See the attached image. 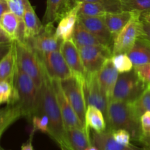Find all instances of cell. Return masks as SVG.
<instances>
[{
  "instance_id": "obj_26",
  "label": "cell",
  "mask_w": 150,
  "mask_h": 150,
  "mask_svg": "<svg viewBox=\"0 0 150 150\" xmlns=\"http://www.w3.org/2000/svg\"><path fill=\"white\" fill-rule=\"evenodd\" d=\"M21 117H23L18 105L16 104L6 107L4 113L0 116V139L5 130Z\"/></svg>"
},
{
  "instance_id": "obj_18",
  "label": "cell",
  "mask_w": 150,
  "mask_h": 150,
  "mask_svg": "<svg viewBox=\"0 0 150 150\" xmlns=\"http://www.w3.org/2000/svg\"><path fill=\"white\" fill-rule=\"evenodd\" d=\"M111 58L105 60L103 65L98 73V81L109 100L113 96L114 88L120 75Z\"/></svg>"
},
{
  "instance_id": "obj_28",
  "label": "cell",
  "mask_w": 150,
  "mask_h": 150,
  "mask_svg": "<svg viewBox=\"0 0 150 150\" xmlns=\"http://www.w3.org/2000/svg\"><path fill=\"white\" fill-rule=\"evenodd\" d=\"M130 104L135 115L140 120L145 112L150 111V86H147L142 95Z\"/></svg>"
},
{
  "instance_id": "obj_31",
  "label": "cell",
  "mask_w": 150,
  "mask_h": 150,
  "mask_svg": "<svg viewBox=\"0 0 150 150\" xmlns=\"http://www.w3.org/2000/svg\"><path fill=\"white\" fill-rule=\"evenodd\" d=\"M111 59L119 73H128L133 70L134 66L127 54H115Z\"/></svg>"
},
{
  "instance_id": "obj_7",
  "label": "cell",
  "mask_w": 150,
  "mask_h": 150,
  "mask_svg": "<svg viewBox=\"0 0 150 150\" xmlns=\"http://www.w3.org/2000/svg\"><path fill=\"white\" fill-rule=\"evenodd\" d=\"M82 86L86 107L94 105L99 108L106 121L109 100L98 81V73H86L82 81Z\"/></svg>"
},
{
  "instance_id": "obj_2",
  "label": "cell",
  "mask_w": 150,
  "mask_h": 150,
  "mask_svg": "<svg viewBox=\"0 0 150 150\" xmlns=\"http://www.w3.org/2000/svg\"><path fill=\"white\" fill-rule=\"evenodd\" d=\"M107 130H127L132 140L139 142L142 134L140 120L135 115L130 103L111 99L108 102L106 118Z\"/></svg>"
},
{
  "instance_id": "obj_8",
  "label": "cell",
  "mask_w": 150,
  "mask_h": 150,
  "mask_svg": "<svg viewBox=\"0 0 150 150\" xmlns=\"http://www.w3.org/2000/svg\"><path fill=\"white\" fill-rule=\"evenodd\" d=\"M86 73H98L105 60L112 57V48L103 44L79 47Z\"/></svg>"
},
{
  "instance_id": "obj_19",
  "label": "cell",
  "mask_w": 150,
  "mask_h": 150,
  "mask_svg": "<svg viewBox=\"0 0 150 150\" xmlns=\"http://www.w3.org/2000/svg\"><path fill=\"white\" fill-rule=\"evenodd\" d=\"M25 11L23 14V42H29L35 38L42 30V24L34 7L29 0H24Z\"/></svg>"
},
{
  "instance_id": "obj_13",
  "label": "cell",
  "mask_w": 150,
  "mask_h": 150,
  "mask_svg": "<svg viewBox=\"0 0 150 150\" xmlns=\"http://www.w3.org/2000/svg\"><path fill=\"white\" fill-rule=\"evenodd\" d=\"M62 54L67 65L73 73V76L83 81L86 73L83 64L80 52L73 39L63 41L60 48Z\"/></svg>"
},
{
  "instance_id": "obj_22",
  "label": "cell",
  "mask_w": 150,
  "mask_h": 150,
  "mask_svg": "<svg viewBox=\"0 0 150 150\" xmlns=\"http://www.w3.org/2000/svg\"><path fill=\"white\" fill-rule=\"evenodd\" d=\"M134 14L133 12L122 11L120 13H108L104 15V21L113 38H114L125 27Z\"/></svg>"
},
{
  "instance_id": "obj_4",
  "label": "cell",
  "mask_w": 150,
  "mask_h": 150,
  "mask_svg": "<svg viewBox=\"0 0 150 150\" xmlns=\"http://www.w3.org/2000/svg\"><path fill=\"white\" fill-rule=\"evenodd\" d=\"M14 42L18 65L31 77L40 90L43 83L45 73L40 56L26 42L18 40H14Z\"/></svg>"
},
{
  "instance_id": "obj_40",
  "label": "cell",
  "mask_w": 150,
  "mask_h": 150,
  "mask_svg": "<svg viewBox=\"0 0 150 150\" xmlns=\"http://www.w3.org/2000/svg\"><path fill=\"white\" fill-rule=\"evenodd\" d=\"M35 133V131L32 130V133L30 134V137L29 139L26 142V143L23 144L21 147V150H34L33 145H32V138H33V135Z\"/></svg>"
},
{
  "instance_id": "obj_50",
  "label": "cell",
  "mask_w": 150,
  "mask_h": 150,
  "mask_svg": "<svg viewBox=\"0 0 150 150\" xmlns=\"http://www.w3.org/2000/svg\"><path fill=\"white\" fill-rule=\"evenodd\" d=\"M149 149H150V148H149Z\"/></svg>"
},
{
  "instance_id": "obj_32",
  "label": "cell",
  "mask_w": 150,
  "mask_h": 150,
  "mask_svg": "<svg viewBox=\"0 0 150 150\" xmlns=\"http://www.w3.org/2000/svg\"><path fill=\"white\" fill-rule=\"evenodd\" d=\"M31 122L33 126L32 130L35 132L39 130L43 133L49 134V120L46 115H35L32 117Z\"/></svg>"
},
{
  "instance_id": "obj_47",
  "label": "cell",
  "mask_w": 150,
  "mask_h": 150,
  "mask_svg": "<svg viewBox=\"0 0 150 150\" xmlns=\"http://www.w3.org/2000/svg\"><path fill=\"white\" fill-rule=\"evenodd\" d=\"M142 133H150V127L142 130Z\"/></svg>"
},
{
  "instance_id": "obj_11",
  "label": "cell",
  "mask_w": 150,
  "mask_h": 150,
  "mask_svg": "<svg viewBox=\"0 0 150 150\" xmlns=\"http://www.w3.org/2000/svg\"><path fill=\"white\" fill-rule=\"evenodd\" d=\"M51 82L54 86L57 102L59 105L66 130L71 128H81L86 130L85 125L79 118L77 114L74 111L71 104L70 103L68 99L66 97L62 87L61 81L57 79H51Z\"/></svg>"
},
{
  "instance_id": "obj_16",
  "label": "cell",
  "mask_w": 150,
  "mask_h": 150,
  "mask_svg": "<svg viewBox=\"0 0 150 150\" xmlns=\"http://www.w3.org/2000/svg\"><path fill=\"white\" fill-rule=\"evenodd\" d=\"M79 3L75 7L66 12L59 19V23L56 28V35L61 40H69L73 39L76 23L79 19Z\"/></svg>"
},
{
  "instance_id": "obj_43",
  "label": "cell",
  "mask_w": 150,
  "mask_h": 150,
  "mask_svg": "<svg viewBox=\"0 0 150 150\" xmlns=\"http://www.w3.org/2000/svg\"><path fill=\"white\" fill-rule=\"evenodd\" d=\"M102 0H75L76 4L78 3H83V2H96V1H100Z\"/></svg>"
},
{
  "instance_id": "obj_45",
  "label": "cell",
  "mask_w": 150,
  "mask_h": 150,
  "mask_svg": "<svg viewBox=\"0 0 150 150\" xmlns=\"http://www.w3.org/2000/svg\"><path fill=\"white\" fill-rule=\"evenodd\" d=\"M59 146L60 148H61V150H71L70 149H69V148L64 144H60Z\"/></svg>"
},
{
  "instance_id": "obj_34",
  "label": "cell",
  "mask_w": 150,
  "mask_h": 150,
  "mask_svg": "<svg viewBox=\"0 0 150 150\" xmlns=\"http://www.w3.org/2000/svg\"><path fill=\"white\" fill-rule=\"evenodd\" d=\"M112 136L117 143L123 145L130 144V141L132 140L131 136L127 130L124 129H119L111 131Z\"/></svg>"
},
{
  "instance_id": "obj_5",
  "label": "cell",
  "mask_w": 150,
  "mask_h": 150,
  "mask_svg": "<svg viewBox=\"0 0 150 150\" xmlns=\"http://www.w3.org/2000/svg\"><path fill=\"white\" fill-rule=\"evenodd\" d=\"M147 87L133 69L130 72L120 73L111 99L132 103Z\"/></svg>"
},
{
  "instance_id": "obj_41",
  "label": "cell",
  "mask_w": 150,
  "mask_h": 150,
  "mask_svg": "<svg viewBox=\"0 0 150 150\" xmlns=\"http://www.w3.org/2000/svg\"><path fill=\"white\" fill-rule=\"evenodd\" d=\"M139 142L150 148V133H142Z\"/></svg>"
},
{
  "instance_id": "obj_37",
  "label": "cell",
  "mask_w": 150,
  "mask_h": 150,
  "mask_svg": "<svg viewBox=\"0 0 150 150\" xmlns=\"http://www.w3.org/2000/svg\"><path fill=\"white\" fill-rule=\"evenodd\" d=\"M13 42H7V43H0V61L9 52L13 45Z\"/></svg>"
},
{
  "instance_id": "obj_51",
  "label": "cell",
  "mask_w": 150,
  "mask_h": 150,
  "mask_svg": "<svg viewBox=\"0 0 150 150\" xmlns=\"http://www.w3.org/2000/svg\"></svg>"
},
{
  "instance_id": "obj_3",
  "label": "cell",
  "mask_w": 150,
  "mask_h": 150,
  "mask_svg": "<svg viewBox=\"0 0 150 150\" xmlns=\"http://www.w3.org/2000/svg\"><path fill=\"white\" fill-rule=\"evenodd\" d=\"M18 96L17 105L20 106L22 117L32 121L37 114L39 103L40 90L31 77L25 73L18 65L13 80Z\"/></svg>"
},
{
  "instance_id": "obj_24",
  "label": "cell",
  "mask_w": 150,
  "mask_h": 150,
  "mask_svg": "<svg viewBox=\"0 0 150 150\" xmlns=\"http://www.w3.org/2000/svg\"><path fill=\"white\" fill-rule=\"evenodd\" d=\"M85 125L89 132V129L97 133H103L107 129V123L102 111L94 105H87L85 115Z\"/></svg>"
},
{
  "instance_id": "obj_33",
  "label": "cell",
  "mask_w": 150,
  "mask_h": 150,
  "mask_svg": "<svg viewBox=\"0 0 150 150\" xmlns=\"http://www.w3.org/2000/svg\"><path fill=\"white\" fill-rule=\"evenodd\" d=\"M7 1L10 11L16 14L19 19L23 21L25 11L24 0H7Z\"/></svg>"
},
{
  "instance_id": "obj_6",
  "label": "cell",
  "mask_w": 150,
  "mask_h": 150,
  "mask_svg": "<svg viewBox=\"0 0 150 150\" xmlns=\"http://www.w3.org/2000/svg\"><path fill=\"white\" fill-rule=\"evenodd\" d=\"M142 33L143 23L142 15L135 13L128 23L114 37L112 47L113 55L127 54L133 46L136 40L142 36Z\"/></svg>"
},
{
  "instance_id": "obj_14",
  "label": "cell",
  "mask_w": 150,
  "mask_h": 150,
  "mask_svg": "<svg viewBox=\"0 0 150 150\" xmlns=\"http://www.w3.org/2000/svg\"><path fill=\"white\" fill-rule=\"evenodd\" d=\"M122 11L120 0H102L96 2L79 3L78 16L95 17L103 16L108 13Z\"/></svg>"
},
{
  "instance_id": "obj_29",
  "label": "cell",
  "mask_w": 150,
  "mask_h": 150,
  "mask_svg": "<svg viewBox=\"0 0 150 150\" xmlns=\"http://www.w3.org/2000/svg\"><path fill=\"white\" fill-rule=\"evenodd\" d=\"M122 11L140 13L142 16L150 13V0H120Z\"/></svg>"
},
{
  "instance_id": "obj_1",
  "label": "cell",
  "mask_w": 150,
  "mask_h": 150,
  "mask_svg": "<svg viewBox=\"0 0 150 150\" xmlns=\"http://www.w3.org/2000/svg\"><path fill=\"white\" fill-rule=\"evenodd\" d=\"M46 115L49 120V134L59 145L64 144L66 129L59 105L56 98L51 79L45 70L43 83L40 89L39 103L36 115Z\"/></svg>"
},
{
  "instance_id": "obj_38",
  "label": "cell",
  "mask_w": 150,
  "mask_h": 150,
  "mask_svg": "<svg viewBox=\"0 0 150 150\" xmlns=\"http://www.w3.org/2000/svg\"><path fill=\"white\" fill-rule=\"evenodd\" d=\"M142 23H143V33L142 37L150 42V23L144 20L143 18H142Z\"/></svg>"
},
{
  "instance_id": "obj_9",
  "label": "cell",
  "mask_w": 150,
  "mask_h": 150,
  "mask_svg": "<svg viewBox=\"0 0 150 150\" xmlns=\"http://www.w3.org/2000/svg\"><path fill=\"white\" fill-rule=\"evenodd\" d=\"M61 84L72 107L81 121L85 125L86 103L83 95L82 81L73 76L68 79L61 81Z\"/></svg>"
},
{
  "instance_id": "obj_36",
  "label": "cell",
  "mask_w": 150,
  "mask_h": 150,
  "mask_svg": "<svg viewBox=\"0 0 150 150\" xmlns=\"http://www.w3.org/2000/svg\"><path fill=\"white\" fill-rule=\"evenodd\" d=\"M140 122L142 130L150 127V111L145 112L141 117Z\"/></svg>"
},
{
  "instance_id": "obj_30",
  "label": "cell",
  "mask_w": 150,
  "mask_h": 150,
  "mask_svg": "<svg viewBox=\"0 0 150 150\" xmlns=\"http://www.w3.org/2000/svg\"><path fill=\"white\" fill-rule=\"evenodd\" d=\"M63 0H46V9L43 17V24L57 21Z\"/></svg>"
},
{
  "instance_id": "obj_35",
  "label": "cell",
  "mask_w": 150,
  "mask_h": 150,
  "mask_svg": "<svg viewBox=\"0 0 150 150\" xmlns=\"http://www.w3.org/2000/svg\"><path fill=\"white\" fill-rule=\"evenodd\" d=\"M133 69L141 80L145 84L150 86V63L142 64V65L135 66Z\"/></svg>"
},
{
  "instance_id": "obj_21",
  "label": "cell",
  "mask_w": 150,
  "mask_h": 150,
  "mask_svg": "<svg viewBox=\"0 0 150 150\" xmlns=\"http://www.w3.org/2000/svg\"><path fill=\"white\" fill-rule=\"evenodd\" d=\"M127 55L134 67L150 63V42L140 37L136 40Z\"/></svg>"
},
{
  "instance_id": "obj_25",
  "label": "cell",
  "mask_w": 150,
  "mask_h": 150,
  "mask_svg": "<svg viewBox=\"0 0 150 150\" xmlns=\"http://www.w3.org/2000/svg\"><path fill=\"white\" fill-rule=\"evenodd\" d=\"M73 40L77 47L87 46V45H95L102 44L99 40L94 36L89 30L83 26V25L78 19L76 29L73 36Z\"/></svg>"
},
{
  "instance_id": "obj_10",
  "label": "cell",
  "mask_w": 150,
  "mask_h": 150,
  "mask_svg": "<svg viewBox=\"0 0 150 150\" xmlns=\"http://www.w3.org/2000/svg\"><path fill=\"white\" fill-rule=\"evenodd\" d=\"M44 69L51 79L63 81L73 76L60 50L40 54Z\"/></svg>"
},
{
  "instance_id": "obj_17",
  "label": "cell",
  "mask_w": 150,
  "mask_h": 150,
  "mask_svg": "<svg viewBox=\"0 0 150 150\" xmlns=\"http://www.w3.org/2000/svg\"><path fill=\"white\" fill-rule=\"evenodd\" d=\"M92 143L98 150H150L149 148L139 147L135 145H123L117 143L112 136L111 131L105 130L103 133L93 131Z\"/></svg>"
},
{
  "instance_id": "obj_12",
  "label": "cell",
  "mask_w": 150,
  "mask_h": 150,
  "mask_svg": "<svg viewBox=\"0 0 150 150\" xmlns=\"http://www.w3.org/2000/svg\"><path fill=\"white\" fill-rule=\"evenodd\" d=\"M54 23L43 24L41 32L32 40L26 42L35 51L40 54L60 50L63 41L56 35Z\"/></svg>"
},
{
  "instance_id": "obj_27",
  "label": "cell",
  "mask_w": 150,
  "mask_h": 150,
  "mask_svg": "<svg viewBox=\"0 0 150 150\" xmlns=\"http://www.w3.org/2000/svg\"><path fill=\"white\" fill-rule=\"evenodd\" d=\"M18 96L14 83L7 81H0V105L7 103V105H16Z\"/></svg>"
},
{
  "instance_id": "obj_49",
  "label": "cell",
  "mask_w": 150,
  "mask_h": 150,
  "mask_svg": "<svg viewBox=\"0 0 150 150\" xmlns=\"http://www.w3.org/2000/svg\"><path fill=\"white\" fill-rule=\"evenodd\" d=\"M0 150H4V149H2V148H1V146H0Z\"/></svg>"
},
{
  "instance_id": "obj_42",
  "label": "cell",
  "mask_w": 150,
  "mask_h": 150,
  "mask_svg": "<svg viewBox=\"0 0 150 150\" xmlns=\"http://www.w3.org/2000/svg\"><path fill=\"white\" fill-rule=\"evenodd\" d=\"M10 11L7 0H0V19L4 13Z\"/></svg>"
},
{
  "instance_id": "obj_48",
  "label": "cell",
  "mask_w": 150,
  "mask_h": 150,
  "mask_svg": "<svg viewBox=\"0 0 150 150\" xmlns=\"http://www.w3.org/2000/svg\"><path fill=\"white\" fill-rule=\"evenodd\" d=\"M4 110H5V108H2V109H0V116H1V114H3V113H4Z\"/></svg>"
},
{
  "instance_id": "obj_46",
  "label": "cell",
  "mask_w": 150,
  "mask_h": 150,
  "mask_svg": "<svg viewBox=\"0 0 150 150\" xmlns=\"http://www.w3.org/2000/svg\"><path fill=\"white\" fill-rule=\"evenodd\" d=\"M85 150H98V149L96 147V146H94V145L92 144V146H90L89 147H88L87 149H86Z\"/></svg>"
},
{
  "instance_id": "obj_15",
  "label": "cell",
  "mask_w": 150,
  "mask_h": 150,
  "mask_svg": "<svg viewBox=\"0 0 150 150\" xmlns=\"http://www.w3.org/2000/svg\"><path fill=\"white\" fill-rule=\"evenodd\" d=\"M79 20L103 45L112 48L114 38L104 21L103 16H79Z\"/></svg>"
},
{
  "instance_id": "obj_39",
  "label": "cell",
  "mask_w": 150,
  "mask_h": 150,
  "mask_svg": "<svg viewBox=\"0 0 150 150\" xmlns=\"http://www.w3.org/2000/svg\"><path fill=\"white\" fill-rule=\"evenodd\" d=\"M13 41L11 38L0 26V43H7V42H12Z\"/></svg>"
},
{
  "instance_id": "obj_20",
  "label": "cell",
  "mask_w": 150,
  "mask_h": 150,
  "mask_svg": "<svg viewBox=\"0 0 150 150\" xmlns=\"http://www.w3.org/2000/svg\"><path fill=\"white\" fill-rule=\"evenodd\" d=\"M64 145L71 150H85L92 146L89 132L86 129L71 128L66 130Z\"/></svg>"
},
{
  "instance_id": "obj_44",
  "label": "cell",
  "mask_w": 150,
  "mask_h": 150,
  "mask_svg": "<svg viewBox=\"0 0 150 150\" xmlns=\"http://www.w3.org/2000/svg\"><path fill=\"white\" fill-rule=\"evenodd\" d=\"M142 18L144 19V20L146 21V22L150 23V13H147V14H145L142 16Z\"/></svg>"
},
{
  "instance_id": "obj_23",
  "label": "cell",
  "mask_w": 150,
  "mask_h": 150,
  "mask_svg": "<svg viewBox=\"0 0 150 150\" xmlns=\"http://www.w3.org/2000/svg\"><path fill=\"white\" fill-rule=\"evenodd\" d=\"M17 67V58L15 42L9 52L0 61V81H7L13 83L15 73Z\"/></svg>"
}]
</instances>
